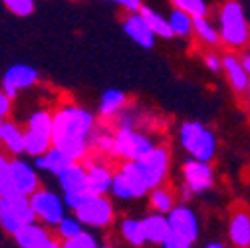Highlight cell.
I'll use <instances>...</instances> for the list:
<instances>
[{"label":"cell","instance_id":"ab89813d","mask_svg":"<svg viewBox=\"0 0 250 248\" xmlns=\"http://www.w3.org/2000/svg\"><path fill=\"white\" fill-rule=\"evenodd\" d=\"M10 100H12V98L6 94L4 89L0 91V117L8 115V111H10Z\"/></svg>","mask_w":250,"mask_h":248},{"label":"cell","instance_id":"4fadbf2b","mask_svg":"<svg viewBox=\"0 0 250 248\" xmlns=\"http://www.w3.org/2000/svg\"><path fill=\"white\" fill-rule=\"evenodd\" d=\"M60 187L64 193H85L89 191V181H87V169L72 163L68 169H64L60 175Z\"/></svg>","mask_w":250,"mask_h":248},{"label":"cell","instance_id":"ee69618b","mask_svg":"<svg viewBox=\"0 0 250 248\" xmlns=\"http://www.w3.org/2000/svg\"><path fill=\"white\" fill-rule=\"evenodd\" d=\"M2 129H4V123H2V117H0V139H2Z\"/></svg>","mask_w":250,"mask_h":248},{"label":"cell","instance_id":"6da1fadb","mask_svg":"<svg viewBox=\"0 0 250 248\" xmlns=\"http://www.w3.org/2000/svg\"><path fill=\"white\" fill-rule=\"evenodd\" d=\"M93 129V117L82 107H62L54 115L52 145L68 153L70 157L82 159L87 149V141Z\"/></svg>","mask_w":250,"mask_h":248},{"label":"cell","instance_id":"d4e9b609","mask_svg":"<svg viewBox=\"0 0 250 248\" xmlns=\"http://www.w3.org/2000/svg\"><path fill=\"white\" fill-rule=\"evenodd\" d=\"M127 102V96L119 89H107L105 94L102 96V103H100V111L102 115H115L123 105Z\"/></svg>","mask_w":250,"mask_h":248},{"label":"cell","instance_id":"603a6c76","mask_svg":"<svg viewBox=\"0 0 250 248\" xmlns=\"http://www.w3.org/2000/svg\"><path fill=\"white\" fill-rule=\"evenodd\" d=\"M169 24L175 36H189L191 32H195V18L181 8H175L169 14Z\"/></svg>","mask_w":250,"mask_h":248},{"label":"cell","instance_id":"8992f818","mask_svg":"<svg viewBox=\"0 0 250 248\" xmlns=\"http://www.w3.org/2000/svg\"><path fill=\"white\" fill-rule=\"evenodd\" d=\"M30 205H32L36 216L54 227V225H60L62 219H64V203L60 201L58 195L50 193V191H36L30 195Z\"/></svg>","mask_w":250,"mask_h":248},{"label":"cell","instance_id":"277c9868","mask_svg":"<svg viewBox=\"0 0 250 248\" xmlns=\"http://www.w3.org/2000/svg\"><path fill=\"white\" fill-rule=\"evenodd\" d=\"M155 145L151 143V139H147L141 133H135L127 125H123V127H119V131L113 137V151L111 153L117 155V157H123V159L139 161Z\"/></svg>","mask_w":250,"mask_h":248},{"label":"cell","instance_id":"7402d4cb","mask_svg":"<svg viewBox=\"0 0 250 248\" xmlns=\"http://www.w3.org/2000/svg\"><path fill=\"white\" fill-rule=\"evenodd\" d=\"M139 12L143 14V18L147 20V24L151 26V30L157 36H161V38H173L175 34H173V28H171V24H169V18H163L161 14H157L155 10H151V8H147V6H141L139 8Z\"/></svg>","mask_w":250,"mask_h":248},{"label":"cell","instance_id":"d6a6232c","mask_svg":"<svg viewBox=\"0 0 250 248\" xmlns=\"http://www.w3.org/2000/svg\"><path fill=\"white\" fill-rule=\"evenodd\" d=\"M64 248H96L98 246V240L93 238L89 232H80V234H76L74 238H68V240H64V244H62Z\"/></svg>","mask_w":250,"mask_h":248},{"label":"cell","instance_id":"836d02e7","mask_svg":"<svg viewBox=\"0 0 250 248\" xmlns=\"http://www.w3.org/2000/svg\"><path fill=\"white\" fill-rule=\"evenodd\" d=\"M14 187L12 183V169L10 163L0 155V195H4L6 191H10Z\"/></svg>","mask_w":250,"mask_h":248},{"label":"cell","instance_id":"30bf717a","mask_svg":"<svg viewBox=\"0 0 250 248\" xmlns=\"http://www.w3.org/2000/svg\"><path fill=\"white\" fill-rule=\"evenodd\" d=\"M123 30H125V34H127L133 42H137L141 48H147V50L153 48L155 36H157V34L151 30V26L147 24V20L143 18L141 12H133L131 16L125 18Z\"/></svg>","mask_w":250,"mask_h":248},{"label":"cell","instance_id":"9a60e30c","mask_svg":"<svg viewBox=\"0 0 250 248\" xmlns=\"http://www.w3.org/2000/svg\"><path fill=\"white\" fill-rule=\"evenodd\" d=\"M72 163H74V159L70 157V155H68V153H64L62 149H58L56 145H54V147H50L44 155H40V157L36 159L38 169L50 171V173H54V175H60L64 169H68Z\"/></svg>","mask_w":250,"mask_h":248},{"label":"cell","instance_id":"5bb4252c","mask_svg":"<svg viewBox=\"0 0 250 248\" xmlns=\"http://www.w3.org/2000/svg\"><path fill=\"white\" fill-rule=\"evenodd\" d=\"M10 169H12V183L18 191H22L24 195H32L38 191V177L28 163H24L22 159H14L10 163Z\"/></svg>","mask_w":250,"mask_h":248},{"label":"cell","instance_id":"ac0fdd59","mask_svg":"<svg viewBox=\"0 0 250 248\" xmlns=\"http://www.w3.org/2000/svg\"><path fill=\"white\" fill-rule=\"evenodd\" d=\"M143 228H145L147 242H153V244H163V240L171 232L169 219L163 216V212L151 214V216H147V219H143Z\"/></svg>","mask_w":250,"mask_h":248},{"label":"cell","instance_id":"8fae6325","mask_svg":"<svg viewBox=\"0 0 250 248\" xmlns=\"http://www.w3.org/2000/svg\"><path fill=\"white\" fill-rule=\"evenodd\" d=\"M36 80H38V72L34 68H30L26 64H16L8 68L4 74V91L10 98H14L18 94V89L30 87L32 83H36Z\"/></svg>","mask_w":250,"mask_h":248},{"label":"cell","instance_id":"ba28073f","mask_svg":"<svg viewBox=\"0 0 250 248\" xmlns=\"http://www.w3.org/2000/svg\"><path fill=\"white\" fill-rule=\"evenodd\" d=\"M183 177H185V185L195 195L208 191L212 187V179H214L208 161H199V159H191L183 165Z\"/></svg>","mask_w":250,"mask_h":248},{"label":"cell","instance_id":"f6af8a7d","mask_svg":"<svg viewBox=\"0 0 250 248\" xmlns=\"http://www.w3.org/2000/svg\"><path fill=\"white\" fill-rule=\"evenodd\" d=\"M246 94H248V100H250V80H248V87H246Z\"/></svg>","mask_w":250,"mask_h":248},{"label":"cell","instance_id":"1f68e13d","mask_svg":"<svg viewBox=\"0 0 250 248\" xmlns=\"http://www.w3.org/2000/svg\"><path fill=\"white\" fill-rule=\"evenodd\" d=\"M82 221L78 219H68V216H64V219H62V223L58 225V230H60V236L64 238V240H68V238H74L76 234H80L82 232Z\"/></svg>","mask_w":250,"mask_h":248},{"label":"cell","instance_id":"ffe728a7","mask_svg":"<svg viewBox=\"0 0 250 248\" xmlns=\"http://www.w3.org/2000/svg\"><path fill=\"white\" fill-rule=\"evenodd\" d=\"M87 181H89V191L96 195H104L107 191H111V183H113V175L107 167L102 165H89L87 167Z\"/></svg>","mask_w":250,"mask_h":248},{"label":"cell","instance_id":"3957f363","mask_svg":"<svg viewBox=\"0 0 250 248\" xmlns=\"http://www.w3.org/2000/svg\"><path fill=\"white\" fill-rule=\"evenodd\" d=\"M181 145L193 159L210 161L216 153V137L199 121H187L181 127Z\"/></svg>","mask_w":250,"mask_h":248},{"label":"cell","instance_id":"b9f144b4","mask_svg":"<svg viewBox=\"0 0 250 248\" xmlns=\"http://www.w3.org/2000/svg\"><path fill=\"white\" fill-rule=\"evenodd\" d=\"M240 62H242L244 70H246V72H248V76H250V54H244V56L240 58Z\"/></svg>","mask_w":250,"mask_h":248},{"label":"cell","instance_id":"4316f807","mask_svg":"<svg viewBox=\"0 0 250 248\" xmlns=\"http://www.w3.org/2000/svg\"><path fill=\"white\" fill-rule=\"evenodd\" d=\"M2 143L14 153L20 155L26 151V141H24V133L12 125V123H4V129H2Z\"/></svg>","mask_w":250,"mask_h":248},{"label":"cell","instance_id":"f1b7e54d","mask_svg":"<svg viewBox=\"0 0 250 248\" xmlns=\"http://www.w3.org/2000/svg\"><path fill=\"white\" fill-rule=\"evenodd\" d=\"M151 207L157 212H169L175 207V197L171 191L163 189V187H155V191L151 193Z\"/></svg>","mask_w":250,"mask_h":248},{"label":"cell","instance_id":"52a82bcc","mask_svg":"<svg viewBox=\"0 0 250 248\" xmlns=\"http://www.w3.org/2000/svg\"><path fill=\"white\" fill-rule=\"evenodd\" d=\"M139 167L149 183V187L155 189L159 187V185L163 183L165 175H167V169H169V153L167 149L163 147H153L145 157H141L139 161Z\"/></svg>","mask_w":250,"mask_h":248},{"label":"cell","instance_id":"9c48e42d","mask_svg":"<svg viewBox=\"0 0 250 248\" xmlns=\"http://www.w3.org/2000/svg\"><path fill=\"white\" fill-rule=\"evenodd\" d=\"M167 219L171 225V230L183 234L185 238H189L191 242H195L199 238V221H197V214L185 205L173 207L167 212Z\"/></svg>","mask_w":250,"mask_h":248},{"label":"cell","instance_id":"d590c367","mask_svg":"<svg viewBox=\"0 0 250 248\" xmlns=\"http://www.w3.org/2000/svg\"><path fill=\"white\" fill-rule=\"evenodd\" d=\"M193 242L189 240V238H185L183 234H179V232H175V230H171L169 234H167V238L163 240V246L165 248H189Z\"/></svg>","mask_w":250,"mask_h":248},{"label":"cell","instance_id":"e575fe53","mask_svg":"<svg viewBox=\"0 0 250 248\" xmlns=\"http://www.w3.org/2000/svg\"><path fill=\"white\" fill-rule=\"evenodd\" d=\"M4 4L16 16H30L34 12V0H4Z\"/></svg>","mask_w":250,"mask_h":248},{"label":"cell","instance_id":"44dd1931","mask_svg":"<svg viewBox=\"0 0 250 248\" xmlns=\"http://www.w3.org/2000/svg\"><path fill=\"white\" fill-rule=\"evenodd\" d=\"M24 141H26V153L32 155V157H40V155H44V153L50 149L52 133L28 129V131L24 133Z\"/></svg>","mask_w":250,"mask_h":248},{"label":"cell","instance_id":"7bdbcfd3","mask_svg":"<svg viewBox=\"0 0 250 248\" xmlns=\"http://www.w3.org/2000/svg\"><path fill=\"white\" fill-rule=\"evenodd\" d=\"M223 242H207V248H223Z\"/></svg>","mask_w":250,"mask_h":248},{"label":"cell","instance_id":"f35d334b","mask_svg":"<svg viewBox=\"0 0 250 248\" xmlns=\"http://www.w3.org/2000/svg\"><path fill=\"white\" fill-rule=\"evenodd\" d=\"M205 64H207V68L210 70V72H218L223 68V58H216L214 54H208L207 58H205Z\"/></svg>","mask_w":250,"mask_h":248},{"label":"cell","instance_id":"484cf974","mask_svg":"<svg viewBox=\"0 0 250 248\" xmlns=\"http://www.w3.org/2000/svg\"><path fill=\"white\" fill-rule=\"evenodd\" d=\"M0 225H2V228L6 232H10V234H14L20 227H24L22 221L18 219L16 210L12 208V205L2 195H0Z\"/></svg>","mask_w":250,"mask_h":248},{"label":"cell","instance_id":"cb8c5ba5","mask_svg":"<svg viewBox=\"0 0 250 248\" xmlns=\"http://www.w3.org/2000/svg\"><path fill=\"white\" fill-rule=\"evenodd\" d=\"M121 234H123L125 240H127L129 244H133V246H143V244L147 242L145 228H143V221H137V219L123 221V225H121Z\"/></svg>","mask_w":250,"mask_h":248},{"label":"cell","instance_id":"f546056e","mask_svg":"<svg viewBox=\"0 0 250 248\" xmlns=\"http://www.w3.org/2000/svg\"><path fill=\"white\" fill-rule=\"evenodd\" d=\"M175 4V8H181L185 12H189L193 18L199 16H207V4L205 0H171Z\"/></svg>","mask_w":250,"mask_h":248},{"label":"cell","instance_id":"74e56055","mask_svg":"<svg viewBox=\"0 0 250 248\" xmlns=\"http://www.w3.org/2000/svg\"><path fill=\"white\" fill-rule=\"evenodd\" d=\"M93 145L104 149V151H113V137H107V135H96L93 137Z\"/></svg>","mask_w":250,"mask_h":248},{"label":"cell","instance_id":"e0dca14e","mask_svg":"<svg viewBox=\"0 0 250 248\" xmlns=\"http://www.w3.org/2000/svg\"><path fill=\"white\" fill-rule=\"evenodd\" d=\"M223 68H225V72H227V76H229L230 85H232V87L238 91V94H242V91H246L250 76H248V72L244 70L242 62H240L236 56L227 54V56H223Z\"/></svg>","mask_w":250,"mask_h":248},{"label":"cell","instance_id":"7c38bea8","mask_svg":"<svg viewBox=\"0 0 250 248\" xmlns=\"http://www.w3.org/2000/svg\"><path fill=\"white\" fill-rule=\"evenodd\" d=\"M14 240L22 248H56L58 244L52 240V236L34 223L24 225L14 232Z\"/></svg>","mask_w":250,"mask_h":248},{"label":"cell","instance_id":"2e32d148","mask_svg":"<svg viewBox=\"0 0 250 248\" xmlns=\"http://www.w3.org/2000/svg\"><path fill=\"white\" fill-rule=\"evenodd\" d=\"M229 236L234 246H240V248L250 246V216L244 208H238L230 219Z\"/></svg>","mask_w":250,"mask_h":248},{"label":"cell","instance_id":"60d3db41","mask_svg":"<svg viewBox=\"0 0 250 248\" xmlns=\"http://www.w3.org/2000/svg\"><path fill=\"white\" fill-rule=\"evenodd\" d=\"M109 2H115V4H121V6H125L127 10H139L141 8V0H109Z\"/></svg>","mask_w":250,"mask_h":248},{"label":"cell","instance_id":"8d00e7d4","mask_svg":"<svg viewBox=\"0 0 250 248\" xmlns=\"http://www.w3.org/2000/svg\"><path fill=\"white\" fill-rule=\"evenodd\" d=\"M91 195H96V193H91V191H85V193H66L64 195V201H66V205L70 207V208H78L83 201H87Z\"/></svg>","mask_w":250,"mask_h":248},{"label":"cell","instance_id":"7a4b0ae2","mask_svg":"<svg viewBox=\"0 0 250 248\" xmlns=\"http://www.w3.org/2000/svg\"><path fill=\"white\" fill-rule=\"evenodd\" d=\"M218 24H221V30H218L221 40L227 46L240 50L250 42V26L238 0H227L218 16Z\"/></svg>","mask_w":250,"mask_h":248},{"label":"cell","instance_id":"d6986e66","mask_svg":"<svg viewBox=\"0 0 250 248\" xmlns=\"http://www.w3.org/2000/svg\"><path fill=\"white\" fill-rule=\"evenodd\" d=\"M121 173H123V177H125V179H127V183H129V187H131V191H133V195H135V197H143V195L151 189L137 161L129 159L127 163H125V165L121 167Z\"/></svg>","mask_w":250,"mask_h":248},{"label":"cell","instance_id":"4dcf8cb0","mask_svg":"<svg viewBox=\"0 0 250 248\" xmlns=\"http://www.w3.org/2000/svg\"><path fill=\"white\" fill-rule=\"evenodd\" d=\"M111 193L117 197V199H135L131 187H129V183L127 179L123 177V173L119 171L117 175H113V183H111Z\"/></svg>","mask_w":250,"mask_h":248},{"label":"cell","instance_id":"83f0119b","mask_svg":"<svg viewBox=\"0 0 250 248\" xmlns=\"http://www.w3.org/2000/svg\"><path fill=\"white\" fill-rule=\"evenodd\" d=\"M195 34H197L205 44H210V46H216L218 42H221V32H216L214 26H212L205 16L195 18Z\"/></svg>","mask_w":250,"mask_h":248},{"label":"cell","instance_id":"5b68a950","mask_svg":"<svg viewBox=\"0 0 250 248\" xmlns=\"http://www.w3.org/2000/svg\"><path fill=\"white\" fill-rule=\"evenodd\" d=\"M76 216L89 227H105L113 219V208L104 195H91L76 208Z\"/></svg>","mask_w":250,"mask_h":248}]
</instances>
